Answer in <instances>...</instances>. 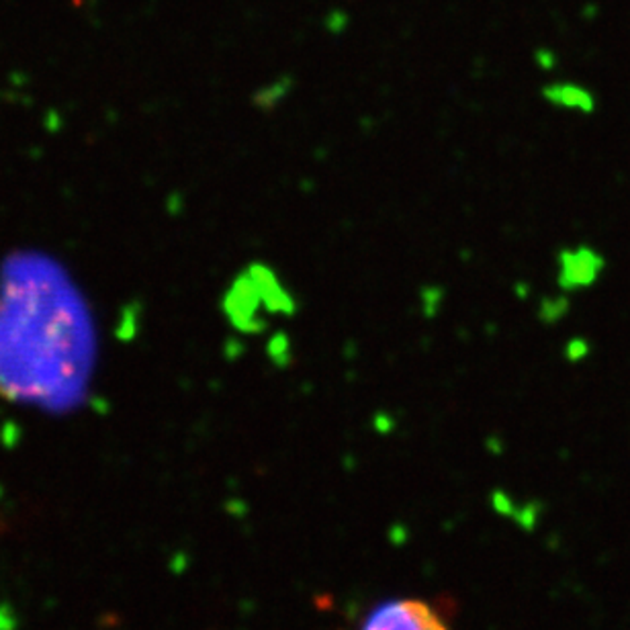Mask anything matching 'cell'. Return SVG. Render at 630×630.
I'll return each instance as SVG.
<instances>
[{
	"label": "cell",
	"instance_id": "6da1fadb",
	"mask_svg": "<svg viewBox=\"0 0 630 630\" xmlns=\"http://www.w3.org/2000/svg\"><path fill=\"white\" fill-rule=\"evenodd\" d=\"M362 630H450L438 612L420 600H393L377 606Z\"/></svg>",
	"mask_w": 630,
	"mask_h": 630
},
{
	"label": "cell",
	"instance_id": "7a4b0ae2",
	"mask_svg": "<svg viewBox=\"0 0 630 630\" xmlns=\"http://www.w3.org/2000/svg\"><path fill=\"white\" fill-rule=\"evenodd\" d=\"M606 270V258L590 246L563 250L558 254V285L567 291H582L596 285Z\"/></svg>",
	"mask_w": 630,
	"mask_h": 630
},
{
	"label": "cell",
	"instance_id": "3957f363",
	"mask_svg": "<svg viewBox=\"0 0 630 630\" xmlns=\"http://www.w3.org/2000/svg\"><path fill=\"white\" fill-rule=\"evenodd\" d=\"M544 97H547L550 105H555L563 111H575L582 115H592L596 111V97L582 84H553L544 90Z\"/></svg>",
	"mask_w": 630,
	"mask_h": 630
}]
</instances>
